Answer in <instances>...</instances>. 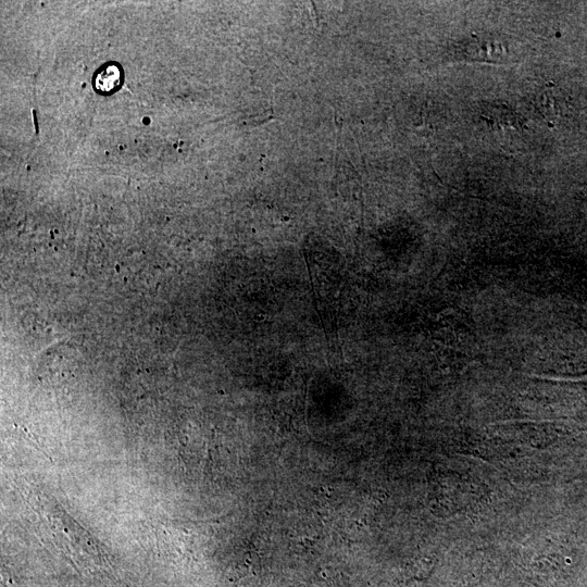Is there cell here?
Listing matches in <instances>:
<instances>
[{
	"label": "cell",
	"instance_id": "1",
	"mask_svg": "<svg viewBox=\"0 0 587 587\" xmlns=\"http://www.w3.org/2000/svg\"><path fill=\"white\" fill-rule=\"evenodd\" d=\"M509 48L502 39L484 37L466 41L462 47V52L472 60L502 63L511 58Z\"/></svg>",
	"mask_w": 587,
	"mask_h": 587
},
{
	"label": "cell",
	"instance_id": "2",
	"mask_svg": "<svg viewBox=\"0 0 587 587\" xmlns=\"http://www.w3.org/2000/svg\"><path fill=\"white\" fill-rule=\"evenodd\" d=\"M120 67L110 64L102 67L95 77V88L101 93H110L121 84Z\"/></svg>",
	"mask_w": 587,
	"mask_h": 587
}]
</instances>
